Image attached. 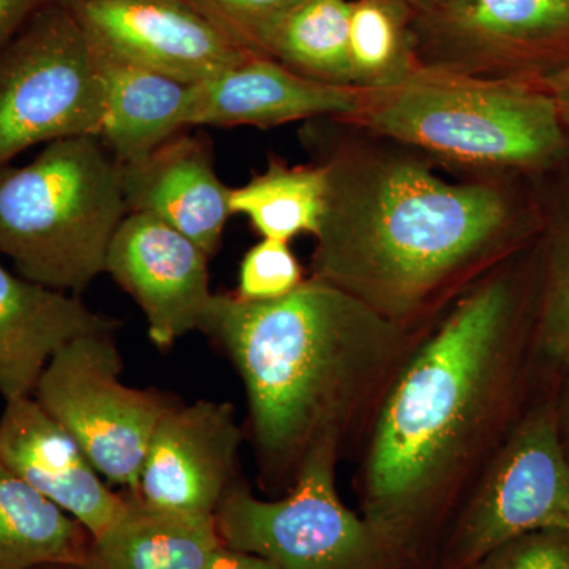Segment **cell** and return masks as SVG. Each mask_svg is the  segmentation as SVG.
Segmentation results:
<instances>
[{"label": "cell", "mask_w": 569, "mask_h": 569, "mask_svg": "<svg viewBox=\"0 0 569 569\" xmlns=\"http://www.w3.org/2000/svg\"><path fill=\"white\" fill-rule=\"evenodd\" d=\"M557 421H559V432L565 449L569 455V367L565 370L557 387Z\"/></svg>", "instance_id": "cell-31"}, {"label": "cell", "mask_w": 569, "mask_h": 569, "mask_svg": "<svg viewBox=\"0 0 569 569\" xmlns=\"http://www.w3.org/2000/svg\"><path fill=\"white\" fill-rule=\"evenodd\" d=\"M350 0H305L269 33L263 54L331 86H351L348 59Z\"/></svg>", "instance_id": "cell-23"}, {"label": "cell", "mask_w": 569, "mask_h": 569, "mask_svg": "<svg viewBox=\"0 0 569 569\" xmlns=\"http://www.w3.org/2000/svg\"><path fill=\"white\" fill-rule=\"evenodd\" d=\"M93 50L104 84V119L99 138L116 162L140 160L189 129L192 82L123 61L96 47Z\"/></svg>", "instance_id": "cell-18"}, {"label": "cell", "mask_w": 569, "mask_h": 569, "mask_svg": "<svg viewBox=\"0 0 569 569\" xmlns=\"http://www.w3.org/2000/svg\"><path fill=\"white\" fill-rule=\"evenodd\" d=\"M542 82H545L546 89H548L552 99L556 100L561 123H563L569 137V63L563 69L550 73Z\"/></svg>", "instance_id": "cell-30"}, {"label": "cell", "mask_w": 569, "mask_h": 569, "mask_svg": "<svg viewBox=\"0 0 569 569\" xmlns=\"http://www.w3.org/2000/svg\"><path fill=\"white\" fill-rule=\"evenodd\" d=\"M328 181L320 163L272 160L263 173L230 189V209L247 217L263 239L290 242L316 236L326 206Z\"/></svg>", "instance_id": "cell-22"}, {"label": "cell", "mask_w": 569, "mask_h": 569, "mask_svg": "<svg viewBox=\"0 0 569 569\" xmlns=\"http://www.w3.org/2000/svg\"><path fill=\"white\" fill-rule=\"evenodd\" d=\"M121 179L129 213L157 217L209 258L217 253L233 216L230 187L220 181L201 137L174 134L142 159L121 164Z\"/></svg>", "instance_id": "cell-16"}, {"label": "cell", "mask_w": 569, "mask_h": 569, "mask_svg": "<svg viewBox=\"0 0 569 569\" xmlns=\"http://www.w3.org/2000/svg\"><path fill=\"white\" fill-rule=\"evenodd\" d=\"M0 462L78 520L92 539L129 509V497L112 492L78 441L33 396L6 402Z\"/></svg>", "instance_id": "cell-14"}, {"label": "cell", "mask_w": 569, "mask_h": 569, "mask_svg": "<svg viewBox=\"0 0 569 569\" xmlns=\"http://www.w3.org/2000/svg\"><path fill=\"white\" fill-rule=\"evenodd\" d=\"M473 178L542 174L569 162V137L545 82L418 66L391 88L362 91L347 119Z\"/></svg>", "instance_id": "cell-4"}, {"label": "cell", "mask_w": 569, "mask_h": 569, "mask_svg": "<svg viewBox=\"0 0 569 569\" xmlns=\"http://www.w3.org/2000/svg\"><path fill=\"white\" fill-rule=\"evenodd\" d=\"M362 91L309 80L266 56H249L208 80L193 82L189 127H271L347 119Z\"/></svg>", "instance_id": "cell-15"}, {"label": "cell", "mask_w": 569, "mask_h": 569, "mask_svg": "<svg viewBox=\"0 0 569 569\" xmlns=\"http://www.w3.org/2000/svg\"><path fill=\"white\" fill-rule=\"evenodd\" d=\"M208 254L170 224L129 213L107 253L104 272L134 299L159 350L200 331L213 298Z\"/></svg>", "instance_id": "cell-13"}, {"label": "cell", "mask_w": 569, "mask_h": 569, "mask_svg": "<svg viewBox=\"0 0 569 569\" xmlns=\"http://www.w3.org/2000/svg\"><path fill=\"white\" fill-rule=\"evenodd\" d=\"M530 340L533 391L557 388L569 367V193L542 216Z\"/></svg>", "instance_id": "cell-21"}, {"label": "cell", "mask_w": 569, "mask_h": 569, "mask_svg": "<svg viewBox=\"0 0 569 569\" xmlns=\"http://www.w3.org/2000/svg\"><path fill=\"white\" fill-rule=\"evenodd\" d=\"M356 130V141L320 127L306 137L328 181L312 277L378 316L413 328L541 233L509 178L448 181L421 153Z\"/></svg>", "instance_id": "cell-2"}, {"label": "cell", "mask_w": 569, "mask_h": 569, "mask_svg": "<svg viewBox=\"0 0 569 569\" xmlns=\"http://www.w3.org/2000/svg\"><path fill=\"white\" fill-rule=\"evenodd\" d=\"M557 388L531 402L441 539L436 569H467L505 539L533 530L569 535V455L557 421Z\"/></svg>", "instance_id": "cell-8"}, {"label": "cell", "mask_w": 569, "mask_h": 569, "mask_svg": "<svg viewBox=\"0 0 569 569\" xmlns=\"http://www.w3.org/2000/svg\"><path fill=\"white\" fill-rule=\"evenodd\" d=\"M389 2L397 3V6L402 7V9L410 11L415 18L418 17V14L437 9L438 6L447 2V0H389Z\"/></svg>", "instance_id": "cell-32"}, {"label": "cell", "mask_w": 569, "mask_h": 569, "mask_svg": "<svg viewBox=\"0 0 569 569\" xmlns=\"http://www.w3.org/2000/svg\"><path fill=\"white\" fill-rule=\"evenodd\" d=\"M200 17L236 47L264 56L272 29L305 0H186Z\"/></svg>", "instance_id": "cell-25"}, {"label": "cell", "mask_w": 569, "mask_h": 569, "mask_svg": "<svg viewBox=\"0 0 569 569\" xmlns=\"http://www.w3.org/2000/svg\"><path fill=\"white\" fill-rule=\"evenodd\" d=\"M114 318L78 296L13 274L0 263V396L32 397L52 356L82 336L114 335Z\"/></svg>", "instance_id": "cell-17"}, {"label": "cell", "mask_w": 569, "mask_h": 569, "mask_svg": "<svg viewBox=\"0 0 569 569\" xmlns=\"http://www.w3.org/2000/svg\"><path fill=\"white\" fill-rule=\"evenodd\" d=\"M467 569H569V535L557 530L516 535Z\"/></svg>", "instance_id": "cell-27"}, {"label": "cell", "mask_w": 569, "mask_h": 569, "mask_svg": "<svg viewBox=\"0 0 569 569\" xmlns=\"http://www.w3.org/2000/svg\"><path fill=\"white\" fill-rule=\"evenodd\" d=\"M411 31L433 69L542 81L569 63V0H447Z\"/></svg>", "instance_id": "cell-10"}, {"label": "cell", "mask_w": 569, "mask_h": 569, "mask_svg": "<svg viewBox=\"0 0 569 569\" xmlns=\"http://www.w3.org/2000/svg\"><path fill=\"white\" fill-rule=\"evenodd\" d=\"M204 569H279L271 561L261 559V557L253 556V553L242 552L228 548V546H220L216 552L212 553L211 559L206 563Z\"/></svg>", "instance_id": "cell-29"}, {"label": "cell", "mask_w": 569, "mask_h": 569, "mask_svg": "<svg viewBox=\"0 0 569 569\" xmlns=\"http://www.w3.org/2000/svg\"><path fill=\"white\" fill-rule=\"evenodd\" d=\"M305 280L290 242L261 239L242 258L236 295L246 301H276L293 293Z\"/></svg>", "instance_id": "cell-26"}, {"label": "cell", "mask_w": 569, "mask_h": 569, "mask_svg": "<svg viewBox=\"0 0 569 569\" xmlns=\"http://www.w3.org/2000/svg\"><path fill=\"white\" fill-rule=\"evenodd\" d=\"M515 258L456 298L378 400L361 515L408 569L432 567L460 479L531 388L537 257Z\"/></svg>", "instance_id": "cell-1"}, {"label": "cell", "mask_w": 569, "mask_h": 569, "mask_svg": "<svg viewBox=\"0 0 569 569\" xmlns=\"http://www.w3.org/2000/svg\"><path fill=\"white\" fill-rule=\"evenodd\" d=\"M121 372L112 335L78 337L52 356L33 397L78 441L104 481L130 497L153 430L171 403L127 387Z\"/></svg>", "instance_id": "cell-9"}, {"label": "cell", "mask_w": 569, "mask_h": 569, "mask_svg": "<svg viewBox=\"0 0 569 569\" xmlns=\"http://www.w3.org/2000/svg\"><path fill=\"white\" fill-rule=\"evenodd\" d=\"M418 569H436L433 567H422V568H418Z\"/></svg>", "instance_id": "cell-34"}, {"label": "cell", "mask_w": 569, "mask_h": 569, "mask_svg": "<svg viewBox=\"0 0 569 569\" xmlns=\"http://www.w3.org/2000/svg\"><path fill=\"white\" fill-rule=\"evenodd\" d=\"M91 535L0 462V569L81 568Z\"/></svg>", "instance_id": "cell-20"}, {"label": "cell", "mask_w": 569, "mask_h": 569, "mask_svg": "<svg viewBox=\"0 0 569 569\" xmlns=\"http://www.w3.org/2000/svg\"><path fill=\"white\" fill-rule=\"evenodd\" d=\"M61 6L93 47L192 84L253 56L186 0H61Z\"/></svg>", "instance_id": "cell-12"}, {"label": "cell", "mask_w": 569, "mask_h": 569, "mask_svg": "<svg viewBox=\"0 0 569 569\" xmlns=\"http://www.w3.org/2000/svg\"><path fill=\"white\" fill-rule=\"evenodd\" d=\"M411 20L410 11L389 0H350L348 59L355 89L391 88L417 69Z\"/></svg>", "instance_id": "cell-24"}, {"label": "cell", "mask_w": 569, "mask_h": 569, "mask_svg": "<svg viewBox=\"0 0 569 569\" xmlns=\"http://www.w3.org/2000/svg\"><path fill=\"white\" fill-rule=\"evenodd\" d=\"M61 0H0V47L48 7Z\"/></svg>", "instance_id": "cell-28"}, {"label": "cell", "mask_w": 569, "mask_h": 569, "mask_svg": "<svg viewBox=\"0 0 569 569\" xmlns=\"http://www.w3.org/2000/svg\"><path fill=\"white\" fill-rule=\"evenodd\" d=\"M242 430L231 403L200 400L171 406L153 430L140 481L130 500L151 511L216 519L238 485Z\"/></svg>", "instance_id": "cell-11"}, {"label": "cell", "mask_w": 569, "mask_h": 569, "mask_svg": "<svg viewBox=\"0 0 569 569\" xmlns=\"http://www.w3.org/2000/svg\"><path fill=\"white\" fill-rule=\"evenodd\" d=\"M103 119L99 58L61 3L0 47V167L37 144L100 137Z\"/></svg>", "instance_id": "cell-7"}, {"label": "cell", "mask_w": 569, "mask_h": 569, "mask_svg": "<svg viewBox=\"0 0 569 569\" xmlns=\"http://www.w3.org/2000/svg\"><path fill=\"white\" fill-rule=\"evenodd\" d=\"M127 216L121 164L99 137L48 142L24 167H0V253L52 290L80 295L103 274Z\"/></svg>", "instance_id": "cell-5"}, {"label": "cell", "mask_w": 569, "mask_h": 569, "mask_svg": "<svg viewBox=\"0 0 569 569\" xmlns=\"http://www.w3.org/2000/svg\"><path fill=\"white\" fill-rule=\"evenodd\" d=\"M222 545L216 519L179 518L130 500L119 522L92 539L80 569H204Z\"/></svg>", "instance_id": "cell-19"}, {"label": "cell", "mask_w": 569, "mask_h": 569, "mask_svg": "<svg viewBox=\"0 0 569 569\" xmlns=\"http://www.w3.org/2000/svg\"><path fill=\"white\" fill-rule=\"evenodd\" d=\"M339 448L328 441L313 449L279 500L233 486L216 515L223 545L279 569H408L388 539L340 500Z\"/></svg>", "instance_id": "cell-6"}, {"label": "cell", "mask_w": 569, "mask_h": 569, "mask_svg": "<svg viewBox=\"0 0 569 569\" xmlns=\"http://www.w3.org/2000/svg\"><path fill=\"white\" fill-rule=\"evenodd\" d=\"M200 331L241 376L261 473L279 486L313 449L342 443L413 348L410 329L313 277L276 301L213 293Z\"/></svg>", "instance_id": "cell-3"}, {"label": "cell", "mask_w": 569, "mask_h": 569, "mask_svg": "<svg viewBox=\"0 0 569 569\" xmlns=\"http://www.w3.org/2000/svg\"><path fill=\"white\" fill-rule=\"evenodd\" d=\"M48 569H80V568H48Z\"/></svg>", "instance_id": "cell-33"}]
</instances>
